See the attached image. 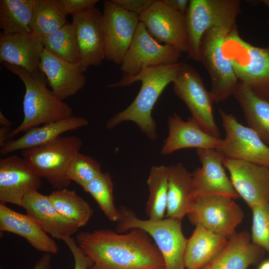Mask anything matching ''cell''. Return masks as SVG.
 <instances>
[{"instance_id":"31","label":"cell","mask_w":269,"mask_h":269,"mask_svg":"<svg viewBox=\"0 0 269 269\" xmlns=\"http://www.w3.org/2000/svg\"><path fill=\"white\" fill-rule=\"evenodd\" d=\"M34 0H0V28L6 33H30Z\"/></svg>"},{"instance_id":"23","label":"cell","mask_w":269,"mask_h":269,"mask_svg":"<svg viewBox=\"0 0 269 269\" xmlns=\"http://www.w3.org/2000/svg\"><path fill=\"white\" fill-rule=\"evenodd\" d=\"M0 231L24 238L36 250L50 254L59 251L55 241L28 214L17 212L0 203Z\"/></svg>"},{"instance_id":"12","label":"cell","mask_w":269,"mask_h":269,"mask_svg":"<svg viewBox=\"0 0 269 269\" xmlns=\"http://www.w3.org/2000/svg\"><path fill=\"white\" fill-rule=\"evenodd\" d=\"M219 112L225 137L216 149L225 158L269 165V146L249 127L221 109Z\"/></svg>"},{"instance_id":"1","label":"cell","mask_w":269,"mask_h":269,"mask_svg":"<svg viewBox=\"0 0 269 269\" xmlns=\"http://www.w3.org/2000/svg\"><path fill=\"white\" fill-rule=\"evenodd\" d=\"M125 234L109 229L77 234L76 241L91 260L89 269H165L152 238L138 229Z\"/></svg>"},{"instance_id":"43","label":"cell","mask_w":269,"mask_h":269,"mask_svg":"<svg viewBox=\"0 0 269 269\" xmlns=\"http://www.w3.org/2000/svg\"><path fill=\"white\" fill-rule=\"evenodd\" d=\"M0 124L1 127L9 128L12 123L3 115L2 112L0 111Z\"/></svg>"},{"instance_id":"44","label":"cell","mask_w":269,"mask_h":269,"mask_svg":"<svg viewBox=\"0 0 269 269\" xmlns=\"http://www.w3.org/2000/svg\"><path fill=\"white\" fill-rule=\"evenodd\" d=\"M258 269H269V259L263 261Z\"/></svg>"},{"instance_id":"9","label":"cell","mask_w":269,"mask_h":269,"mask_svg":"<svg viewBox=\"0 0 269 269\" xmlns=\"http://www.w3.org/2000/svg\"><path fill=\"white\" fill-rule=\"evenodd\" d=\"M172 83L174 92L186 105L191 117L208 134L220 138L212 111L213 102L198 72L184 63Z\"/></svg>"},{"instance_id":"16","label":"cell","mask_w":269,"mask_h":269,"mask_svg":"<svg viewBox=\"0 0 269 269\" xmlns=\"http://www.w3.org/2000/svg\"><path fill=\"white\" fill-rule=\"evenodd\" d=\"M234 188L251 208L269 202V165L224 158Z\"/></svg>"},{"instance_id":"46","label":"cell","mask_w":269,"mask_h":269,"mask_svg":"<svg viewBox=\"0 0 269 269\" xmlns=\"http://www.w3.org/2000/svg\"><path fill=\"white\" fill-rule=\"evenodd\" d=\"M266 49H267V50H268V52L269 53V43L268 44V46H267Z\"/></svg>"},{"instance_id":"11","label":"cell","mask_w":269,"mask_h":269,"mask_svg":"<svg viewBox=\"0 0 269 269\" xmlns=\"http://www.w3.org/2000/svg\"><path fill=\"white\" fill-rule=\"evenodd\" d=\"M181 56V53L175 48L156 40L139 22L133 40L120 65L123 74L121 79L134 78L149 67L177 63Z\"/></svg>"},{"instance_id":"45","label":"cell","mask_w":269,"mask_h":269,"mask_svg":"<svg viewBox=\"0 0 269 269\" xmlns=\"http://www.w3.org/2000/svg\"><path fill=\"white\" fill-rule=\"evenodd\" d=\"M262 2L269 8V0H262Z\"/></svg>"},{"instance_id":"22","label":"cell","mask_w":269,"mask_h":269,"mask_svg":"<svg viewBox=\"0 0 269 269\" xmlns=\"http://www.w3.org/2000/svg\"><path fill=\"white\" fill-rule=\"evenodd\" d=\"M45 232L53 238L63 240L75 234L79 228L60 214L53 206L48 195L38 191L29 192L24 197L22 207Z\"/></svg>"},{"instance_id":"18","label":"cell","mask_w":269,"mask_h":269,"mask_svg":"<svg viewBox=\"0 0 269 269\" xmlns=\"http://www.w3.org/2000/svg\"><path fill=\"white\" fill-rule=\"evenodd\" d=\"M41 178L22 157L15 154L0 158V201L22 207L29 192L38 191Z\"/></svg>"},{"instance_id":"28","label":"cell","mask_w":269,"mask_h":269,"mask_svg":"<svg viewBox=\"0 0 269 269\" xmlns=\"http://www.w3.org/2000/svg\"><path fill=\"white\" fill-rule=\"evenodd\" d=\"M233 96L240 105L248 127L269 146V100L259 96L239 82Z\"/></svg>"},{"instance_id":"34","label":"cell","mask_w":269,"mask_h":269,"mask_svg":"<svg viewBox=\"0 0 269 269\" xmlns=\"http://www.w3.org/2000/svg\"><path fill=\"white\" fill-rule=\"evenodd\" d=\"M84 191L93 197L109 220L117 222L119 211L114 203L113 183L108 172H102L92 180Z\"/></svg>"},{"instance_id":"27","label":"cell","mask_w":269,"mask_h":269,"mask_svg":"<svg viewBox=\"0 0 269 269\" xmlns=\"http://www.w3.org/2000/svg\"><path fill=\"white\" fill-rule=\"evenodd\" d=\"M229 238L195 226L184 251L185 269H202L222 250Z\"/></svg>"},{"instance_id":"5","label":"cell","mask_w":269,"mask_h":269,"mask_svg":"<svg viewBox=\"0 0 269 269\" xmlns=\"http://www.w3.org/2000/svg\"><path fill=\"white\" fill-rule=\"evenodd\" d=\"M223 50L238 81L259 96L269 100V53L266 48L245 41L236 28L228 34Z\"/></svg>"},{"instance_id":"7","label":"cell","mask_w":269,"mask_h":269,"mask_svg":"<svg viewBox=\"0 0 269 269\" xmlns=\"http://www.w3.org/2000/svg\"><path fill=\"white\" fill-rule=\"evenodd\" d=\"M240 0H190L185 15L188 57L199 62L203 34L214 27L236 28Z\"/></svg>"},{"instance_id":"30","label":"cell","mask_w":269,"mask_h":269,"mask_svg":"<svg viewBox=\"0 0 269 269\" xmlns=\"http://www.w3.org/2000/svg\"><path fill=\"white\" fill-rule=\"evenodd\" d=\"M48 196L58 212L78 228L86 225L92 216L93 209L74 190H54Z\"/></svg>"},{"instance_id":"42","label":"cell","mask_w":269,"mask_h":269,"mask_svg":"<svg viewBox=\"0 0 269 269\" xmlns=\"http://www.w3.org/2000/svg\"><path fill=\"white\" fill-rule=\"evenodd\" d=\"M11 130L9 128L1 127L0 128V146L1 147L8 140V134Z\"/></svg>"},{"instance_id":"6","label":"cell","mask_w":269,"mask_h":269,"mask_svg":"<svg viewBox=\"0 0 269 269\" xmlns=\"http://www.w3.org/2000/svg\"><path fill=\"white\" fill-rule=\"evenodd\" d=\"M83 145L76 136H60L43 145L21 150L22 157L32 170L55 189L67 188L68 167Z\"/></svg>"},{"instance_id":"3","label":"cell","mask_w":269,"mask_h":269,"mask_svg":"<svg viewBox=\"0 0 269 269\" xmlns=\"http://www.w3.org/2000/svg\"><path fill=\"white\" fill-rule=\"evenodd\" d=\"M3 64L6 70L20 79L25 87L22 103L23 119L18 126L11 130L9 138L31 128L72 116L73 109L47 88L39 71L33 73L19 66Z\"/></svg>"},{"instance_id":"4","label":"cell","mask_w":269,"mask_h":269,"mask_svg":"<svg viewBox=\"0 0 269 269\" xmlns=\"http://www.w3.org/2000/svg\"><path fill=\"white\" fill-rule=\"evenodd\" d=\"M116 230L120 233L138 229L146 232L161 253L165 269H184V254L187 242L181 229V222L166 218L141 219L126 207L119 209Z\"/></svg>"},{"instance_id":"2","label":"cell","mask_w":269,"mask_h":269,"mask_svg":"<svg viewBox=\"0 0 269 269\" xmlns=\"http://www.w3.org/2000/svg\"><path fill=\"white\" fill-rule=\"evenodd\" d=\"M184 62L169 65L149 67L143 70L132 78L122 80L110 84L109 88L129 86L137 81L141 83L140 90L134 101L126 109L115 114L106 124L111 130L127 121L134 122L151 140L157 137L155 122L151 116L153 108L159 96L172 83Z\"/></svg>"},{"instance_id":"26","label":"cell","mask_w":269,"mask_h":269,"mask_svg":"<svg viewBox=\"0 0 269 269\" xmlns=\"http://www.w3.org/2000/svg\"><path fill=\"white\" fill-rule=\"evenodd\" d=\"M194 198L192 173L181 163L168 166L166 217L181 222Z\"/></svg>"},{"instance_id":"36","label":"cell","mask_w":269,"mask_h":269,"mask_svg":"<svg viewBox=\"0 0 269 269\" xmlns=\"http://www.w3.org/2000/svg\"><path fill=\"white\" fill-rule=\"evenodd\" d=\"M251 209L252 241L269 255V202L256 205Z\"/></svg>"},{"instance_id":"40","label":"cell","mask_w":269,"mask_h":269,"mask_svg":"<svg viewBox=\"0 0 269 269\" xmlns=\"http://www.w3.org/2000/svg\"><path fill=\"white\" fill-rule=\"evenodd\" d=\"M168 6L179 12L183 15H186L190 0H162Z\"/></svg>"},{"instance_id":"19","label":"cell","mask_w":269,"mask_h":269,"mask_svg":"<svg viewBox=\"0 0 269 269\" xmlns=\"http://www.w3.org/2000/svg\"><path fill=\"white\" fill-rule=\"evenodd\" d=\"M39 70L45 76L51 90L61 100L76 94L86 84L80 62L62 59L44 48Z\"/></svg>"},{"instance_id":"37","label":"cell","mask_w":269,"mask_h":269,"mask_svg":"<svg viewBox=\"0 0 269 269\" xmlns=\"http://www.w3.org/2000/svg\"><path fill=\"white\" fill-rule=\"evenodd\" d=\"M63 241L73 255L74 260V269H89L92 266V261L78 246L74 238L71 236L67 237Z\"/></svg>"},{"instance_id":"38","label":"cell","mask_w":269,"mask_h":269,"mask_svg":"<svg viewBox=\"0 0 269 269\" xmlns=\"http://www.w3.org/2000/svg\"><path fill=\"white\" fill-rule=\"evenodd\" d=\"M120 7L140 16L146 10L155 0H113Z\"/></svg>"},{"instance_id":"14","label":"cell","mask_w":269,"mask_h":269,"mask_svg":"<svg viewBox=\"0 0 269 269\" xmlns=\"http://www.w3.org/2000/svg\"><path fill=\"white\" fill-rule=\"evenodd\" d=\"M139 19L158 42L170 45L181 53L187 52L185 16L168 6L162 0H155L139 16Z\"/></svg>"},{"instance_id":"17","label":"cell","mask_w":269,"mask_h":269,"mask_svg":"<svg viewBox=\"0 0 269 269\" xmlns=\"http://www.w3.org/2000/svg\"><path fill=\"white\" fill-rule=\"evenodd\" d=\"M196 154L201 167L192 173L195 198L211 195L223 196L234 199L239 197L225 171L224 156L216 149L210 148L197 149Z\"/></svg>"},{"instance_id":"24","label":"cell","mask_w":269,"mask_h":269,"mask_svg":"<svg viewBox=\"0 0 269 269\" xmlns=\"http://www.w3.org/2000/svg\"><path fill=\"white\" fill-rule=\"evenodd\" d=\"M266 252L253 243L248 232L235 233L222 250L202 269H247L258 263Z\"/></svg>"},{"instance_id":"41","label":"cell","mask_w":269,"mask_h":269,"mask_svg":"<svg viewBox=\"0 0 269 269\" xmlns=\"http://www.w3.org/2000/svg\"><path fill=\"white\" fill-rule=\"evenodd\" d=\"M51 261V254L44 253L35 263L32 269H50Z\"/></svg>"},{"instance_id":"20","label":"cell","mask_w":269,"mask_h":269,"mask_svg":"<svg viewBox=\"0 0 269 269\" xmlns=\"http://www.w3.org/2000/svg\"><path fill=\"white\" fill-rule=\"evenodd\" d=\"M44 48L42 37L32 32L0 33V63H8L37 73L39 71Z\"/></svg>"},{"instance_id":"35","label":"cell","mask_w":269,"mask_h":269,"mask_svg":"<svg viewBox=\"0 0 269 269\" xmlns=\"http://www.w3.org/2000/svg\"><path fill=\"white\" fill-rule=\"evenodd\" d=\"M102 172L98 161L78 152L68 167L67 176L70 180L79 184L84 190L89 182Z\"/></svg>"},{"instance_id":"25","label":"cell","mask_w":269,"mask_h":269,"mask_svg":"<svg viewBox=\"0 0 269 269\" xmlns=\"http://www.w3.org/2000/svg\"><path fill=\"white\" fill-rule=\"evenodd\" d=\"M89 121L81 116H71L66 119L31 128L19 138L8 140L0 148L2 156L17 150H23L47 143L67 132L86 127Z\"/></svg>"},{"instance_id":"8","label":"cell","mask_w":269,"mask_h":269,"mask_svg":"<svg viewBox=\"0 0 269 269\" xmlns=\"http://www.w3.org/2000/svg\"><path fill=\"white\" fill-rule=\"evenodd\" d=\"M235 28H211L205 32L200 41L199 62L210 76L209 92L213 102H220L233 96L239 82L231 62L224 55L223 50L227 36Z\"/></svg>"},{"instance_id":"13","label":"cell","mask_w":269,"mask_h":269,"mask_svg":"<svg viewBox=\"0 0 269 269\" xmlns=\"http://www.w3.org/2000/svg\"><path fill=\"white\" fill-rule=\"evenodd\" d=\"M102 21L105 59L121 65L136 32L139 16L123 9L113 0H104Z\"/></svg>"},{"instance_id":"21","label":"cell","mask_w":269,"mask_h":269,"mask_svg":"<svg viewBox=\"0 0 269 269\" xmlns=\"http://www.w3.org/2000/svg\"><path fill=\"white\" fill-rule=\"evenodd\" d=\"M168 134L162 145L161 153L167 155L186 148L216 149L221 138L204 131L190 117L185 121L174 113L168 119Z\"/></svg>"},{"instance_id":"32","label":"cell","mask_w":269,"mask_h":269,"mask_svg":"<svg viewBox=\"0 0 269 269\" xmlns=\"http://www.w3.org/2000/svg\"><path fill=\"white\" fill-rule=\"evenodd\" d=\"M149 195L146 206L148 219H161L166 214L168 193V166L153 165L147 179Z\"/></svg>"},{"instance_id":"15","label":"cell","mask_w":269,"mask_h":269,"mask_svg":"<svg viewBox=\"0 0 269 269\" xmlns=\"http://www.w3.org/2000/svg\"><path fill=\"white\" fill-rule=\"evenodd\" d=\"M102 13L95 6L72 15L80 63L86 72L91 66L101 65L105 59V41L102 21Z\"/></svg>"},{"instance_id":"29","label":"cell","mask_w":269,"mask_h":269,"mask_svg":"<svg viewBox=\"0 0 269 269\" xmlns=\"http://www.w3.org/2000/svg\"><path fill=\"white\" fill-rule=\"evenodd\" d=\"M67 15L60 0H34L29 27L31 32L46 36L65 25Z\"/></svg>"},{"instance_id":"10","label":"cell","mask_w":269,"mask_h":269,"mask_svg":"<svg viewBox=\"0 0 269 269\" xmlns=\"http://www.w3.org/2000/svg\"><path fill=\"white\" fill-rule=\"evenodd\" d=\"M190 222L230 237L243 220L244 213L234 199L219 195L196 197L187 214Z\"/></svg>"},{"instance_id":"39","label":"cell","mask_w":269,"mask_h":269,"mask_svg":"<svg viewBox=\"0 0 269 269\" xmlns=\"http://www.w3.org/2000/svg\"><path fill=\"white\" fill-rule=\"evenodd\" d=\"M67 15L72 16L83 10L95 6L98 0H60Z\"/></svg>"},{"instance_id":"33","label":"cell","mask_w":269,"mask_h":269,"mask_svg":"<svg viewBox=\"0 0 269 269\" xmlns=\"http://www.w3.org/2000/svg\"><path fill=\"white\" fill-rule=\"evenodd\" d=\"M41 37L44 48L56 56L71 63L80 62L79 51L72 23H67L55 32Z\"/></svg>"}]
</instances>
